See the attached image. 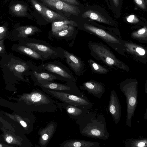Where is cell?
<instances>
[{"label": "cell", "instance_id": "obj_1", "mask_svg": "<svg viewBox=\"0 0 147 147\" xmlns=\"http://www.w3.org/2000/svg\"><path fill=\"white\" fill-rule=\"evenodd\" d=\"M0 67L3 78L7 82H16L22 81L28 82L24 76L30 75L33 68V65L12 54H7L1 57Z\"/></svg>", "mask_w": 147, "mask_h": 147}, {"label": "cell", "instance_id": "obj_2", "mask_svg": "<svg viewBox=\"0 0 147 147\" xmlns=\"http://www.w3.org/2000/svg\"><path fill=\"white\" fill-rule=\"evenodd\" d=\"M76 121L80 133L84 136L105 140L110 136L107 129L106 119L101 114L90 111Z\"/></svg>", "mask_w": 147, "mask_h": 147}, {"label": "cell", "instance_id": "obj_3", "mask_svg": "<svg viewBox=\"0 0 147 147\" xmlns=\"http://www.w3.org/2000/svg\"><path fill=\"white\" fill-rule=\"evenodd\" d=\"M20 98L23 103L25 111L30 113L34 111L53 112L57 110L59 105L48 94L38 88L23 94Z\"/></svg>", "mask_w": 147, "mask_h": 147}, {"label": "cell", "instance_id": "obj_4", "mask_svg": "<svg viewBox=\"0 0 147 147\" xmlns=\"http://www.w3.org/2000/svg\"><path fill=\"white\" fill-rule=\"evenodd\" d=\"M120 88L125 96L126 101V124L130 127L132 117L138 103V90L137 83L130 82L121 84Z\"/></svg>", "mask_w": 147, "mask_h": 147}, {"label": "cell", "instance_id": "obj_5", "mask_svg": "<svg viewBox=\"0 0 147 147\" xmlns=\"http://www.w3.org/2000/svg\"><path fill=\"white\" fill-rule=\"evenodd\" d=\"M18 42L38 53L45 60L58 57H64L61 48H54L44 41L29 37L23 41Z\"/></svg>", "mask_w": 147, "mask_h": 147}, {"label": "cell", "instance_id": "obj_6", "mask_svg": "<svg viewBox=\"0 0 147 147\" xmlns=\"http://www.w3.org/2000/svg\"><path fill=\"white\" fill-rule=\"evenodd\" d=\"M40 87L44 92L49 95L63 103L83 107L90 109L92 106V103L84 96H80L62 91L52 90L42 87Z\"/></svg>", "mask_w": 147, "mask_h": 147}, {"label": "cell", "instance_id": "obj_7", "mask_svg": "<svg viewBox=\"0 0 147 147\" xmlns=\"http://www.w3.org/2000/svg\"><path fill=\"white\" fill-rule=\"evenodd\" d=\"M3 134L0 139L3 143L13 147H32L33 146L26 136L17 135L16 132L8 129L4 127L1 129Z\"/></svg>", "mask_w": 147, "mask_h": 147}, {"label": "cell", "instance_id": "obj_8", "mask_svg": "<svg viewBox=\"0 0 147 147\" xmlns=\"http://www.w3.org/2000/svg\"><path fill=\"white\" fill-rule=\"evenodd\" d=\"M12 120L16 122L24 130L25 133L30 134L32 131L36 117L32 114L26 111L13 113L11 114L5 113Z\"/></svg>", "mask_w": 147, "mask_h": 147}, {"label": "cell", "instance_id": "obj_9", "mask_svg": "<svg viewBox=\"0 0 147 147\" xmlns=\"http://www.w3.org/2000/svg\"><path fill=\"white\" fill-rule=\"evenodd\" d=\"M46 6L60 12L69 16H78L80 12L77 7L65 2L61 0H39Z\"/></svg>", "mask_w": 147, "mask_h": 147}, {"label": "cell", "instance_id": "obj_10", "mask_svg": "<svg viewBox=\"0 0 147 147\" xmlns=\"http://www.w3.org/2000/svg\"><path fill=\"white\" fill-rule=\"evenodd\" d=\"M34 85L38 86L52 90L62 91L78 96H84L81 93L76 87L75 82H68V84L66 85L47 81L40 83H35Z\"/></svg>", "mask_w": 147, "mask_h": 147}, {"label": "cell", "instance_id": "obj_11", "mask_svg": "<svg viewBox=\"0 0 147 147\" xmlns=\"http://www.w3.org/2000/svg\"><path fill=\"white\" fill-rule=\"evenodd\" d=\"M40 31V29L34 26H19L9 32L7 39L13 41L22 42L29 38V36Z\"/></svg>", "mask_w": 147, "mask_h": 147}, {"label": "cell", "instance_id": "obj_12", "mask_svg": "<svg viewBox=\"0 0 147 147\" xmlns=\"http://www.w3.org/2000/svg\"><path fill=\"white\" fill-rule=\"evenodd\" d=\"M40 67L42 69L60 75L67 82L76 81L75 78L68 69L63 67V65H61V64L60 65L57 62H49L41 65Z\"/></svg>", "mask_w": 147, "mask_h": 147}, {"label": "cell", "instance_id": "obj_13", "mask_svg": "<svg viewBox=\"0 0 147 147\" xmlns=\"http://www.w3.org/2000/svg\"><path fill=\"white\" fill-rule=\"evenodd\" d=\"M57 123L51 121L49 122L45 127L38 129V134L39 135L38 141L39 146L46 147L56 131Z\"/></svg>", "mask_w": 147, "mask_h": 147}, {"label": "cell", "instance_id": "obj_14", "mask_svg": "<svg viewBox=\"0 0 147 147\" xmlns=\"http://www.w3.org/2000/svg\"><path fill=\"white\" fill-rule=\"evenodd\" d=\"M108 110L115 124H117L120 120L121 107L117 93L114 90L111 92Z\"/></svg>", "mask_w": 147, "mask_h": 147}, {"label": "cell", "instance_id": "obj_15", "mask_svg": "<svg viewBox=\"0 0 147 147\" xmlns=\"http://www.w3.org/2000/svg\"><path fill=\"white\" fill-rule=\"evenodd\" d=\"M61 108H63L68 115L72 119L76 120L82 117L90 111L85 107L71 105L65 103H61Z\"/></svg>", "mask_w": 147, "mask_h": 147}, {"label": "cell", "instance_id": "obj_16", "mask_svg": "<svg viewBox=\"0 0 147 147\" xmlns=\"http://www.w3.org/2000/svg\"><path fill=\"white\" fill-rule=\"evenodd\" d=\"M80 87L81 89L86 90L94 96L100 99L105 92V88L102 85L91 82H84Z\"/></svg>", "mask_w": 147, "mask_h": 147}, {"label": "cell", "instance_id": "obj_17", "mask_svg": "<svg viewBox=\"0 0 147 147\" xmlns=\"http://www.w3.org/2000/svg\"><path fill=\"white\" fill-rule=\"evenodd\" d=\"M61 49L63 53L64 57L66 58V62L69 66L77 75H79L82 69L81 61L73 54L62 48Z\"/></svg>", "mask_w": 147, "mask_h": 147}, {"label": "cell", "instance_id": "obj_18", "mask_svg": "<svg viewBox=\"0 0 147 147\" xmlns=\"http://www.w3.org/2000/svg\"><path fill=\"white\" fill-rule=\"evenodd\" d=\"M11 49L13 51L26 55L32 59L42 61L45 60L38 53L19 42L13 44Z\"/></svg>", "mask_w": 147, "mask_h": 147}, {"label": "cell", "instance_id": "obj_19", "mask_svg": "<svg viewBox=\"0 0 147 147\" xmlns=\"http://www.w3.org/2000/svg\"><path fill=\"white\" fill-rule=\"evenodd\" d=\"M100 143L84 140L69 139L63 141L59 147H98Z\"/></svg>", "mask_w": 147, "mask_h": 147}, {"label": "cell", "instance_id": "obj_20", "mask_svg": "<svg viewBox=\"0 0 147 147\" xmlns=\"http://www.w3.org/2000/svg\"><path fill=\"white\" fill-rule=\"evenodd\" d=\"M42 9V16L47 21L53 23L54 22L62 21L68 19L67 18L63 16L48 9L45 6L40 3Z\"/></svg>", "mask_w": 147, "mask_h": 147}, {"label": "cell", "instance_id": "obj_21", "mask_svg": "<svg viewBox=\"0 0 147 147\" xmlns=\"http://www.w3.org/2000/svg\"><path fill=\"white\" fill-rule=\"evenodd\" d=\"M32 75L36 83H40L43 82L51 81L55 80L62 79L54 74L45 72H38L32 69Z\"/></svg>", "mask_w": 147, "mask_h": 147}, {"label": "cell", "instance_id": "obj_22", "mask_svg": "<svg viewBox=\"0 0 147 147\" xmlns=\"http://www.w3.org/2000/svg\"><path fill=\"white\" fill-rule=\"evenodd\" d=\"M84 26L86 30L96 34L109 41L115 42L117 41V39L102 29L86 24H84Z\"/></svg>", "mask_w": 147, "mask_h": 147}, {"label": "cell", "instance_id": "obj_23", "mask_svg": "<svg viewBox=\"0 0 147 147\" xmlns=\"http://www.w3.org/2000/svg\"><path fill=\"white\" fill-rule=\"evenodd\" d=\"M78 24L75 22L68 19L52 23V32H58L67 29L69 26H76Z\"/></svg>", "mask_w": 147, "mask_h": 147}, {"label": "cell", "instance_id": "obj_24", "mask_svg": "<svg viewBox=\"0 0 147 147\" xmlns=\"http://www.w3.org/2000/svg\"><path fill=\"white\" fill-rule=\"evenodd\" d=\"M84 18H88L92 20L99 22L108 24L109 22L101 13L94 10L89 9L84 12L82 15Z\"/></svg>", "mask_w": 147, "mask_h": 147}, {"label": "cell", "instance_id": "obj_25", "mask_svg": "<svg viewBox=\"0 0 147 147\" xmlns=\"http://www.w3.org/2000/svg\"><path fill=\"white\" fill-rule=\"evenodd\" d=\"M125 146L127 147H146L147 139L145 138L128 139L124 142Z\"/></svg>", "mask_w": 147, "mask_h": 147}, {"label": "cell", "instance_id": "obj_26", "mask_svg": "<svg viewBox=\"0 0 147 147\" xmlns=\"http://www.w3.org/2000/svg\"><path fill=\"white\" fill-rule=\"evenodd\" d=\"M74 31V27L70 26L67 29L61 31L56 32H52L51 38L54 37L59 40L70 38L72 36Z\"/></svg>", "mask_w": 147, "mask_h": 147}, {"label": "cell", "instance_id": "obj_27", "mask_svg": "<svg viewBox=\"0 0 147 147\" xmlns=\"http://www.w3.org/2000/svg\"><path fill=\"white\" fill-rule=\"evenodd\" d=\"M10 119V118H9ZM11 119L6 116H5L0 112V122L7 129L17 132L15 128L16 127V123L13 121H11Z\"/></svg>", "mask_w": 147, "mask_h": 147}, {"label": "cell", "instance_id": "obj_28", "mask_svg": "<svg viewBox=\"0 0 147 147\" xmlns=\"http://www.w3.org/2000/svg\"><path fill=\"white\" fill-rule=\"evenodd\" d=\"M11 7L12 12L18 16H24L26 15L27 8L25 5L18 4L12 5Z\"/></svg>", "mask_w": 147, "mask_h": 147}, {"label": "cell", "instance_id": "obj_29", "mask_svg": "<svg viewBox=\"0 0 147 147\" xmlns=\"http://www.w3.org/2000/svg\"><path fill=\"white\" fill-rule=\"evenodd\" d=\"M9 32L7 26L3 25L0 26V41L4 39H7Z\"/></svg>", "mask_w": 147, "mask_h": 147}, {"label": "cell", "instance_id": "obj_30", "mask_svg": "<svg viewBox=\"0 0 147 147\" xmlns=\"http://www.w3.org/2000/svg\"><path fill=\"white\" fill-rule=\"evenodd\" d=\"M30 1L33 5L37 11L42 16V9L40 3L38 2L36 0H30Z\"/></svg>", "mask_w": 147, "mask_h": 147}, {"label": "cell", "instance_id": "obj_31", "mask_svg": "<svg viewBox=\"0 0 147 147\" xmlns=\"http://www.w3.org/2000/svg\"><path fill=\"white\" fill-rule=\"evenodd\" d=\"M5 40L4 39L0 41V56L1 57L7 54L4 44Z\"/></svg>", "mask_w": 147, "mask_h": 147}, {"label": "cell", "instance_id": "obj_32", "mask_svg": "<svg viewBox=\"0 0 147 147\" xmlns=\"http://www.w3.org/2000/svg\"><path fill=\"white\" fill-rule=\"evenodd\" d=\"M128 22L135 23L138 22H139V20L136 16L134 15H130L126 18Z\"/></svg>", "mask_w": 147, "mask_h": 147}, {"label": "cell", "instance_id": "obj_33", "mask_svg": "<svg viewBox=\"0 0 147 147\" xmlns=\"http://www.w3.org/2000/svg\"><path fill=\"white\" fill-rule=\"evenodd\" d=\"M136 4L140 8L143 9L146 8V3L144 0H134Z\"/></svg>", "mask_w": 147, "mask_h": 147}, {"label": "cell", "instance_id": "obj_34", "mask_svg": "<svg viewBox=\"0 0 147 147\" xmlns=\"http://www.w3.org/2000/svg\"><path fill=\"white\" fill-rule=\"evenodd\" d=\"M147 33V28L146 27L142 28L137 31L135 32L134 33L135 35H136L142 36L145 34H146Z\"/></svg>", "mask_w": 147, "mask_h": 147}, {"label": "cell", "instance_id": "obj_35", "mask_svg": "<svg viewBox=\"0 0 147 147\" xmlns=\"http://www.w3.org/2000/svg\"><path fill=\"white\" fill-rule=\"evenodd\" d=\"M67 3L73 5H78L79 3L77 0H61Z\"/></svg>", "mask_w": 147, "mask_h": 147}, {"label": "cell", "instance_id": "obj_36", "mask_svg": "<svg viewBox=\"0 0 147 147\" xmlns=\"http://www.w3.org/2000/svg\"><path fill=\"white\" fill-rule=\"evenodd\" d=\"M136 51L139 55H143L145 54V51L143 49L137 47L136 49Z\"/></svg>", "mask_w": 147, "mask_h": 147}, {"label": "cell", "instance_id": "obj_37", "mask_svg": "<svg viewBox=\"0 0 147 147\" xmlns=\"http://www.w3.org/2000/svg\"><path fill=\"white\" fill-rule=\"evenodd\" d=\"M105 61L109 65H112L114 63V60L110 57H107Z\"/></svg>", "mask_w": 147, "mask_h": 147}, {"label": "cell", "instance_id": "obj_38", "mask_svg": "<svg viewBox=\"0 0 147 147\" xmlns=\"http://www.w3.org/2000/svg\"><path fill=\"white\" fill-rule=\"evenodd\" d=\"M113 3L116 7H117L119 4V0H112Z\"/></svg>", "mask_w": 147, "mask_h": 147}, {"label": "cell", "instance_id": "obj_39", "mask_svg": "<svg viewBox=\"0 0 147 147\" xmlns=\"http://www.w3.org/2000/svg\"><path fill=\"white\" fill-rule=\"evenodd\" d=\"M92 66L95 70H98L99 69V67L98 66V65L95 63H93L92 64Z\"/></svg>", "mask_w": 147, "mask_h": 147}, {"label": "cell", "instance_id": "obj_40", "mask_svg": "<svg viewBox=\"0 0 147 147\" xmlns=\"http://www.w3.org/2000/svg\"><path fill=\"white\" fill-rule=\"evenodd\" d=\"M13 147L12 146L6 144L4 143L0 142V147Z\"/></svg>", "mask_w": 147, "mask_h": 147}, {"label": "cell", "instance_id": "obj_41", "mask_svg": "<svg viewBox=\"0 0 147 147\" xmlns=\"http://www.w3.org/2000/svg\"><path fill=\"white\" fill-rule=\"evenodd\" d=\"M3 127H4L3 124L0 122V129H1Z\"/></svg>", "mask_w": 147, "mask_h": 147}]
</instances>
